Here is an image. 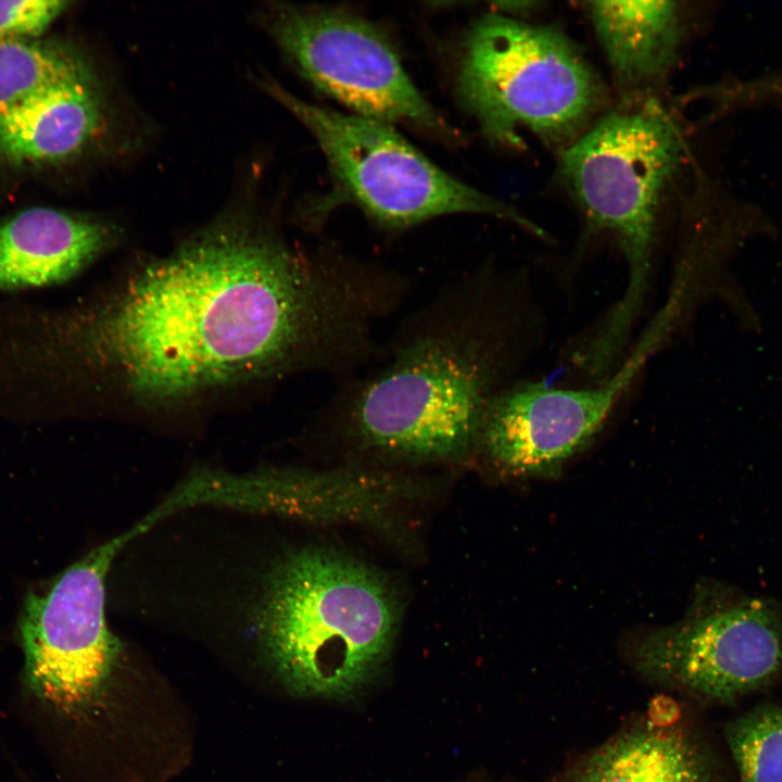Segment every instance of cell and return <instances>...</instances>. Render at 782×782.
<instances>
[{
	"instance_id": "277c9868",
	"label": "cell",
	"mask_w": 782,
	"mask_h": 782,
	"mask_svg": "<svg viewBox=\"0 0 782 782\" xmlns=\"http://www.w3.org/2000/svg\"><path fill=\"white\" fill-rule=\"evenodd\" d=\"M685 154L678 121L656 98L604 115L563 150L566 186L591 225L616 240L628 266L622 297L590 339L602 356H618L641 312L660 200Z\"/></svg>"
},
{
	"instance_id": "8992f818",
	"label": "cell",
	"mask_w": 782,
	"mask_h": 782,
	"mask_svg": "<svg viewBox=\"0 0 782 782\" xmlns=\"http://www.w3.org/2000/svg\"><path fill=\"white\" fill-rule=\"evenodd\" d=\"M261 86L311 131L341 191L380 227L403 230L434 217L469 213L544 236L510 205L445 173L391 125L317 106L272 80Z\"/></svg>"
},
{
	"instance_id": "5b68a950",
	"label": "cell",
	"mask_w": 782,
	"mask_h": 782,
	"mask_svg": "<svg viewBox=\"0 0 782 782\" xmlns=\"http://www.w3.org/2000/svg\"><path fill=\"white\" fill-rule=\"evenodd\" d=\"M457 90L487 137L509 148H520V131H529L566 149L605 99L596 73L564 34L502 13L470 28Z\"/></svg>"
},
{
	"instance_id": "8fae6325",
	"label": "cell",
	"mask_w": 782,
	"mask_h": 782,
	"mask_svg": "<svg viewBox=\"0 0 782 782\" xmlns=\"http://www.w3.org/2000/svg\"><path fill=\"white\" fill-rule=\"evenodd\" d=\"M121 229L103 218L30 207L0 220V298L61 287L113 249Z\"/></svg>"
},
{
	"instance_id": "30bf717a",
	"label": "cell",
	"mask_w": 782,
	"mask_h": 782,
	"mask_svg": "<svg viewBox=\"0 0 782 782\" xmlns=\"http://www.w3.org/2000/svg\"><path fill=\"white\" fill-rule=\"evenodd\" d=\"M548 782H721V770L691 703L660 692Z\"/></svg>"
},
{
	"instance_id": "4fadbf2b",
	"label": "cell",
	"mask_w": 782,
	"mask_h": 782,
	"mask_svg": "<svg viewBox=\"0 0 782 782\" xmlns=\"http://www.w3.org/2000/svg\"><path fill=\"white\" fill-rule=\"evenodd\" d=\"M586 11L614 79L629 103L656 98L682 37L673 1H591Z\"/></svg>"
},
{
	"instance_id": "7c38bea8",
	"label": "cell",
	"mask_w": 782,
	"mask_h": 782,
	"mask_svg": "<svg viewBox=\"0 0 782 782\" xmlns=\"http://www.w3.org/2000/svg\"><path fill=\"white\" fill-rule=\"evenodd\" d=\"M108 103L92 68L0 116V155L15 164L70 161L106 128Z\"/></svg>"
},
{
	"instance_id": "5bb4252c",
	"label": "cell",
	"mask_w": 782,
	"mask_h": 782,
	"mask_svg": "<svg viewBox=\"0 0 782 782\" xmlns=\"http://www.w3.org/2000/svg\"><path fill=\"white\" fill-rule=\"evenodd\" d=\"M91 68L73 47L31 39H0V116Z\"/></svg>"
},
{
	"instance_id": "6da1fadb",
	"label": "cell",
	"mask_w": 782,
	"mask_h": 782,
	"mask_svg": "<svg viewBox=\"0 0 782 782\" xmlns=\"http://www.w3.org/2000/svg\"><path fill=\"white\" fill-rule=\"evenodd\" d=\"M393 308L381 263L225 215L114 286L1 300L0 402L28 425L184 408L297 374L338 381L375 360Z\"/></svg>"
},
{
	"instance_id": "52a82bcc",
	"label": "cell",
	"mask_w": 782,
	"mask_h": 782,
	"mask_svg": "<svg viewBox=\"0 0 782 782\" xmlns=\"http://www.w3.org/2000/svg\"><path fill=\"white\" fill-rule=\"evenodd\" d=\"M627 660L643 681L693 705L731 706L782 684V615L729 595L674 626L638 636Z\"/></svg>"
},
{
	"instance_id": "9a60e30c",
	"label": "cell",
	"mask_w": 782,
	"mask_h": 782,
	"mask_svg": "<svg viewBox=\"0 0 782 782\" xmlns=\"http://www.w3.org/2000/svg\"><path fill=\"white\" fill-rule=\"evenodd\" d=\"M723 737L739 782H782V702L740 714L726 723Z\"/></svg>"
},
{
	"instance_id": "2e32d148",
	"label": "cell",
	"mask_w": 782,
	"mask_h": 782,
	"mask_svg": "<svg viewBox=\"0 0 782 782\" xmlns=\"http://www.w3.org/2000/svg\"><path fill=\"white\" fill-rule=\"evenodd\" d=\"M68 4L60 0H0V39L40 35Z\"/></svg>"
},
{
	"instance_id": "e0dca14e",
	"label": "cell",
	"mask_w": 782,
	"mask_h": 782,
	"mask_svg": "<svg viewBox=\"0 0 782 782\" xmlns=\"http://www.w3.org/2000/svg\"><path fill=\"white\" fill-rule=\"evenodd\" d=\"M501 5L500 10L506 11L509 13H524L529 12L532 10H535V8L540 4L539 2L534 1H519V2H502L499 3Z\"/></svg>"
},
{
	"instance_id": "3957f363",
	"label": "cell",
	"mask_w": 782,
	"mask_h": 782,
	"mask_svg": "<svg viewBox=\"0 0 782 782\" xmlns=\"http://www.w3.org/2000/svg\"><path fill=\"white\" fill-rule=\"evenodd\" d=\"M398 600L373 567L340 552L302 547L272 568L256 615L265 655L302 696L346 698L382 668Z\"/></svg>"
},
{
	"instance_id": "9c48e42d",
	"label": "cell",
	"mask_w": 782,
	"mask_h": 782,
	"mask_svg": "<svg viewBox=\"0 0 782 782\" xmlns=\"http://www.w3.org/2000/svg\"><path fill=\"white\" fill-rule=\"evenodd\" d=\"M269 26L295 70L352 114L456 138L388 38L365 18L341 9L283 4L273 10Z\"/></svg>"
},
{
	"instance_id": "ba28073f",
	"label": "cell",
	"mask_w": 782,
	"mask_h": 782,
	"mask_svg": "<svg viewBox=\"0 0 782 782\" xmlns=\"http://www.w3.org/2000/svg\"><path fill=\"white\" fill-rule=\"evenodd\" d=\"M121 545L111 539L30 592L18 623L26 692L56 716L97 704L119 651L105 620V580Z\"/></svg>"
},
{
	"instance_id": "7a4b0ae2",
	"label": "cell",
	"mask_w": 782,
	"mask_h": 782,
	"mask_svg": "<svg viewBox=\"0 0 782 782\" xmlns=\"http://www.w3.org/2000/svg\"><path fill=\"white\" fill-rule=\"evenodd\" d=\"M517 315L495 268L470 269L399 319L380 365L337 381L315 420L355 452L409 462L474 455L515 364Z\"/></svg>"
}]
</instances>
